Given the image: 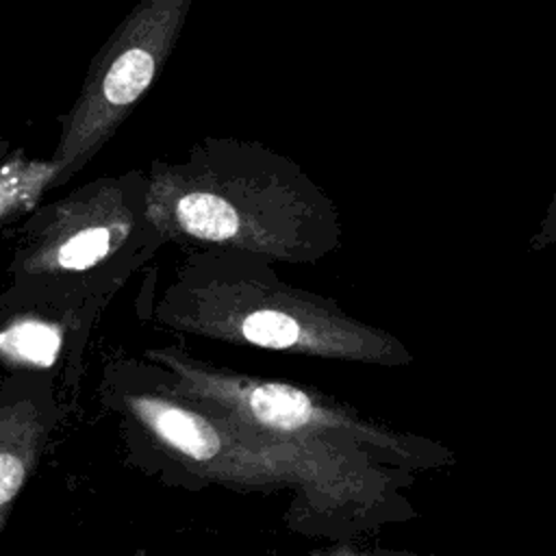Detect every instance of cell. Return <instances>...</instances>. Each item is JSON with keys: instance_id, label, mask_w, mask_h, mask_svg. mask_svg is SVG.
Segmentation results:
<instances>
[{"instance_id": "5b68a950", "label": "cell", "mask_w": 556, "mask_h": 556, "mask_svg": "<svg viewBox=\"0 0 556 556\" xmlns=\"http://www.w3.org/2000/svg\"><path fill=\"white\" fill-rule=\"evenodd\" d=\"M61 343V330L35 315H17L9 311V317L0 324V358L13 369L52 367Z\"/></svg>"}, {"instance_id": "52a82bcc", "label": "cell", "mask_w": 556, "mask_h": 556, "mask_svg": "<svg viewBox=\"0 0 556 556\" xmlns=\"http://www.w3.org/2000/svg\"><path fill=\"white\" fill-rule=\"evenodd\" d=\"M250 408L256 419L280 430H295L313 415L308 395L289 384H261L250 393Z\"/></svg>"}, {"instance_id": "3957f363", "label": "cell", "mask_w": 556, "mask_h": 556, "mask_svg": "<svg viewBox=\"0 0 556 556\" xmlns=\"http://www.w3.org/2000/svg\"><path fill=\"white\" fill-rule=\"evenodd\" d=\"M43 439L41 406L17 369L0 384V528L20 495Z\"/></svg>"}, {"instance_id": "9c48e42d", "label": "cell", "mask_w": 556, "mask_h": 556, "mask_svg": "<svg viewBox=\"0 0 556 556\" xmlns=\"http://www.w3.org/2000/svg\"><path fill=\"white\" fill-rule=\"evenodd\" d=\"M0 109H2V83H0ZM7 152H9V141L4 139L2 128H0V159H2Z\"/></svg>"}, {"instance_id": "ba28073f", "label": "cell", "mask_w": 556, "mask_h": 556, "mask_svg": "<svg viewBox=\"0 0 556 556\" xmlns=\"http://www.w3.org/2000/svg\"><path fill=\"white\" fill-rule=\"evenodd\" d=\"M241 332L254 345L285 350L300 339V324L280 311H256L243 319Z\"/></svg>"}, {"instance_id": "8992f818", "label": "cell", "mask_w": 556, "mask_h": 556, "mask_svg": "<svg viewBox=\"0 0 556 556\" xmlns=\"http://www.w3.org/2000/svg\"><path fill=\"white\" fill-rule=\"evenodd\" d=\"M135 410L167 443H172L191 458L208 460L219 450V439L211 424L189 410L169 406L159 400H137Z\"/></svg>"}, {"instance_id": "7a4b0ae2", "label": "cell", "mask_w": 556, "mask_h": 556, "mask_svg": "<svg viewBox=\"0 0 556 556\" xmlns=\"http://www.w3.org/2000/svg\"><path fill=\"white\" fill-rule=\"evenodd\" d=\"M148 180L130 172L100 178L72 195L35 208L9 265L11 285L52 274L87 271L100 265L128 235V206L141 200Z\"/></svg>"}, {"instance_id": "6da1fadb", "label": "cell", "mask_w": 556, "mask_h": 556, "mask_svg": "<svg viewBox=\"0 0 556 556\" xmlns=\"http://www.w3.org/2000/svg\"><path fill=\"white\" fill-rule=\"evenodd\" d=\"M193 0H139L93 54L80 91L59 117L54 187L78 174L161 76Z\"/></svg>"}, {"instance_id": "277c9868", "label": "cell", "mask_w": 556, "mask_h": 556, "mask_svg": "<svg viewBox=\"0 0 556 556\" xmlns=\"http://www.w3.org/2000/svg\"><path fill=\"white\" fill-rule=\"evenodd\" d=\"M52 159H28L15 148L0 159V226L30 215L46 191L54 189Z\"/></svg>"}]
</instances>
